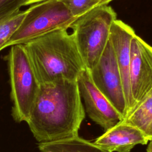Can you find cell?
Listing matches in <instances>:
<instances>
[{"label":"cell","mask_w":152,"mask_h":152,"mask_svg":"<svg viewBox=\"0 0 152 152\" xmlns=\"http://www.w3.org/2000/svg\"><path fill=\"white\" fill-rule=\"evenodd\" d=\"M77 80H62L40 84L26 122L39 143L78 136L86 113Z\"/></svg>","instance_id":"obj_1"},{"label":"cell","mask_w":152,"mask_h":152,"mask_svg":"<svg viewBox=\"0 0 152 152\" xmlns=\"http://www.w3.org/2000/svg\"><path fill=\"white\" fill-rule=\"evenodd\" d=\"M24 46L40 84L77 80L87 68L72 33L66 29L49 33Z\"/></svg>","instance_id":"obj_2"},{"label":"cell","mask_w":152,"mask_h":152,"mask_svg":"<svg viewBox=\"0 0 152 152\" xmlns=\"http://www.w3.org/2000/svg\"><path fill=\"white\" fill-rule=\"evenodd\" d=\"M116 14L107 5L96 7L78 18L71 26L72 34L86 68L91 70L98 62L109 41Z\"/></svg>","instance_id":"obj_3"},{"label":"cell","mask_w":152,"mask_h":152,"mask_svg":"<svg viewBox=\"0 0 152 152\" xmlns=\"http://www.w3.org/2000/svg\"><path fill=\"white\" fill-rule=\"evenodd\" d=\"M8 62L12 116L17 122H27L40 88L24 45L11 46Z\"/></svg>","instance_id":"obj_4"},{"label":"cell","mask_w":152,"mask_h":152,"mask_svg":"<svg viewBox=\"0 0 152 152\" xmlns=\"http://www.w3.org/2000/svg\"><path fill=\"white\" fill-rule=\"evenodd\" d=\"M77 18L60 0L35 3L27 9L23 21L2 50L15 45H24L54 31L67 30Z\"/></svg>","instance_id":"obj_5"},{"label":"cell","mask_w":152,"mask_h":152,"mask_svg":"<svg viewBox=\"0 0 152 152\" xmlns=\"http://www.w3.org/2000/svg\"><path fill=\"white\" fill-rule=\"evenodd\" d=\"M95 85L122 115L127 116L126 102L116 55L109 40L97 64L90 70Z\"/></svg>","instance_id":"obj_6"},{"label":"cell","mask_w":152,"mask_h":152,"mask_svg":"<svg viewBox=\"0 0 152 152\" xmlns=\"http://www.w3.org/2000/svg\"><path fill=\"white\" fill-rule=\"evenodd\" d=\"M81 98L89 118L105 131L124 119L93 81L90 71L86 68L77 78Z\"/></svg>","instance_id":"obj_7"},{"label":"cell","mask_w":152,"mask_h":152,"mask_svg":"<svg viewBox=\"0 0 152 152\" xmlns=\"http://www.w3.org/2000/svg\"><path fill=\"white\" fill-rule=\"evenodd\" d=\"M129 78L132 112L152 89V46L137 34L131 43Z\"/></svg>","instance_id":"obj_8"},{"label":"cell","mask_w":152,"mask_h":152,"mask_svg":"<svg viewBox=\"0 0 152 152\" xmlns=\"http://www.w3.org/2000/svg\"><path fill=\"white\" fill-rule=\"evenodd\" d=\"M135 34L131 27L122 21L116 19L112 25L109 37L115 51L122 77L126 102V117L131 113L133 108V100L130 86L129 67L131 43Z\"/></svg>","instance_id":"obj_9"},{"label":"cell","mask_w":152,"mask_h":152,"mask_svg":"<svg viewBox=\"0 0 152 152\" xmlns=\"http://www.w3.org/2000/svg\"><path fill=\"white\" fill-rule=\"evenodd\" d=\"M148 141L138 128L122 120L96 138L94 144L109 152H129L135 145Z\"/></svg>","instance_id":"obj_10"},{"label":"cell","mask_w":152,"mask_h":152,"mask_svg":"<svg viewBox=\"0 0 152 152\" xmlns=\"http://www.w3.org/2000/svg\"><path fill=\"white\" fill-rule=\"evenodd\" d=\"M123 120L138 128L149 141L152 140V89L134 110Z\"/></svg>","instance_id":"obj_11"},{"label":"cell","mask_w":152,"mask_h":152,"mask_svg":"<svg viewBox=\"0 0 152 152\" xmlns=\"http://www.w3.org/2000/svg\"><path fill=\"white\" fill-rule=\"evenodd\" d=\"M48 152H109L79 136L52 142Z\"/></svg>","instance_id":"obj_12"},{"label":"cell","mask_w":152,"mask_h":152,"mask_svg":"<svg viewBox=\"0 0 152 152\" xmlns=\"http://www.w3.org/2000/svg\"><path fill=\"white\" fill-rule=\"evenodd\" d=\"M27 9L20 10L10 17L0 21V51L10 40L23 21Z\"/></svg>","instance_id":"obj_13"},{"label":"cell","mask_w":152,"mask_h":152,"mask_svg":"<svg viewBox=\"0 0 152 152\" xmlns=\"http://www.w3.org/2000/svg\"><path fill=\"white\" fill-rule=\"evenodd\" d=\"M75 17L79 18L97 6L99 0H60Z\"/></svg>","instance_id":"obj_14"},{"label":"cell","mask_w":152,"mask_h":152,"mask_svg":"<svg viewBox=\"0 0 152 152\" xmlns=\"http://www.w3.org/2000/svg\"><path fill=\"white\" fill-rule=\"evenodd\" d=\"M26 0H0V21L10 17L25 6Z\"/></svg>","instance_id":"obj_15"},{"label":"cell","mask_w":152,"mask_h":152,"mask_svg":"<svg viewBox=\"0 0 152 152\" xmlns=\"http://www.w3.org/2000/svg\"><path fill=\"white\" fill-rule=\"evenodd\" d=\"M42 1H44V0H26L25 6L26 5H31L35 3H37V2Z\"/></svg>","instance_id":"obj_16"},{"label":"cell","mask_w":152,"mask_h":152,"mask_svg":"<svg viewBox=\"0 0 152 152\" xmlns=\"http://www.w3.org/2000/svg\"><path fill=\"white\" fill-rule=\"evenodd\" d=\"M147 152H152V140L150 141L147 148Z\"/></svg>","instance_id":"obj_17"},{"label":"cell","mask_w":152,"mask_h":152,"mask_svg":"<svg viewBox=\"0 0 152 152\" xmlns=\"http://www.w3.org/2000/svg\"><path fill=\"white\" fill-rule=\"evenodd\" d=\"M100 2V5H107L110 2H111L113 0H99Z\"/></svg>","instance_id":"obj_18"}]
</instances>
